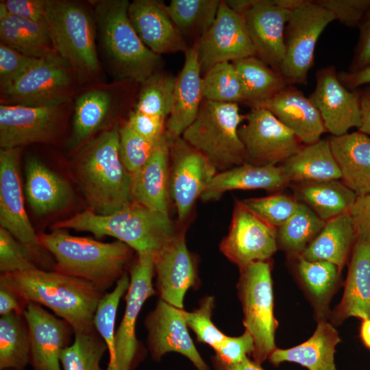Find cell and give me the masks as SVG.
Segmentation results:
<instances>
[{"instance_id": "8992f818", "label": "cell", "mask_w": 370, "mask_h": 370, "mask_svg": "<svg viewBox=\"0 0 370 370\" xmlns=\"http://www.w3.org/2000/svg\"><path fill=\"white\" fill-rule=\"evenodd\" d=\"M45 18L54 48L71 67L78 84L95 82L101 75L92 12L71 1L47 0Z\"/></svg>"}, {"instance_id": "cb8c5ba5", "label": "cell", "mask_w": 370, "mask_h": 370, "mask_svg": "<svg viewBox=\"0 0 370 370\" xmlns=\"http://www.w3.org/2000/svg\"><path fill=\"white\" fill-rule=\"evenodd\" d=\"M184 54V63L176 77L171 111L166 123L165 135L169 141L181 137L192 124L204 99L197 40Z\"/></svg>"}, {"instance_id": "11a10c76", "label": "cell", "mask_w": 370, "mask_h": 370, "mask_svg": "<svg viewBox=\"0 0 370 370\" xmlns=\"http://www.w3.org/2000/svg\"><path fill=\"white\" fill-rule=\"evenodd\" d=\"M8 12L14 16L45 24L47 0L2 1Z\"/></svg>"}, {"instance_id": "2e32d148", "label": "cell", "mask_w": 370, "mask_h": 370, "mask_svg": "<svg viewBox=\"0 0 370 370\" xmlns=\"http://www.w3.org/2000/svg\"><path fill=\"white\" fill-rule=\"evenodd\" d=\"M201 72L223 62L255 56L243 17L221 1L216 18L208 30L197 40Z\"/></svg>"}, {"instance_id": "e575fe53", "label": "cell", "mask_w": 370, "mask_h": 370, "mask_svg": "<svg viewBox=\"0 0 370 370\" xmlns=\"http://www.w3.org/2000/svg\"><path fill=\"white\" fill-rule=\"evenodd\" d=\"M290 182L303 183L341 180V175L332 155L329 138L304 145L280 164Z\"/></svg>"}, {"instance_id": "ac0fdd59", "label": "cell", "mask_w": 370, "mask_h": 370, "mask_svg": "<svg viewBox=\"0 0 370 370\" xmlns=\"http://www.w3.org/2000/svg\"><path fill=\"white\" fill-rule=\"evenodd\" d=\"M309 99L319 111L326 132L332 136H341L352 127H359L360 93L342 84L334 66L317 71L316 86Z\"/></svg>"}, {"instance_id": "4316f807", "label": "cell", "mask_w": 370, "mask_h": 370, "mask_svg": "<svg viewBox=\"0 0 370 370\" xmlns=\"http://www.w3.org/2000/svg\"><path fill=\"white\" fill-rule=\"evenodd\" d=\"M170 141L164 134L147 162L132 174V201L169 214Z\"/></svg>"}, {"instance_id": "7bdbcfd3", "label": "cell", "mask_w": 370, "mask_h": 370, "mask_svg": "<svg viewBox=\"0 0 370 370\" xmlns=\"http://www.w3.org/2000/svg\"><path fill=\"white\" fill-rule=\"evenodd\" d=\"M204 99L222 103L245 102L243 85L232 62L218 63L202 77Z\"/></svg>"}, {"instance_id": "bcb514c9", "label": "cell", "mask_w": 370, "mask_h": 370, "mask_svg": "<svg viewBox=\"0 0 370 370\" xmlns=\"http://www.w3.org/2000/svg\"><path fill=\"white\" fill-rule=\"evenodd\" d=\"M241 202L258 219L277 229L292 216L299 203L295 196L281 193L247 199Z\"/></svg>"}, {"instance_id": "d6a6232c", "label": "cell", "mask_w": 370, "mask_h": 370, "mask_svg": "<svg viewBox=\"0 0 370 370\" xmlns=\"http://www.w3.org/2000/svg\"><path fill=\"white\" fill-rule=\"evenodd\" d=\"M116 108L112 92L106 88H94L83 92L75 100L70 147H81L111 117Z\"/></svg>"}, {"instance_id": "f1b7e54d", "label": "cell", "mask_w": 370, "mask_h": 370, "mask_svg": "<svg viewBox=\"0 0 370 370\" xmlns=\"http://www.w3.org/2000/svg\"><path fill=\"white\" fill-rule=\"evenodd\" d=\"M343 183L357 196L370 192V136L360 131L329 138Z\"/></svg>"}, {"instance_id": "c3c4849f", "label": "cell", "mask_w": 370, "mask_h": 370, "mask_svg": "<svg viewBox=\"0 0 370 370\" xmlns=\"http://www.w3.org/2000/svg\"><path fill=\"white\" fill-rule=\"evenodd\" d=\"M214 306V297L208 295L201 300L197 308L191 312L183 310V314L188 328L196 334L197 341L210 345L215 351L227 336L213 323Z\"/></svg>"}, {"instance_id": "4fadbf2b", "label": "cell", "mask_w": 370, "mask_h": 370, "mask_svg": "<svg viewBox=\"0 0 370 370\" xmlns=\"http://www.w3.org/2000/svg\"><path fill=\"white\" fill-rule=\"evenodd\" d=\"M238 136L244 146L245 162L257 166L283 163L302 147L297 136L269 110L251 106L245 115Z\"/></svg>"}, {"instance_id": "b9f144b4", "label": "cell", "mask_w": 370, "mask_h": 370, "mask_svg": "<svg viewBox=\"0 0 370 370\" xmlns=\"http://www.w3.org/2000/svg\"><path fill=\"white\" fill-rule=\"evenodd\" d=\"M106 351L107 345L95 329L74 332V341L60 354L62 370H102L100 362Z\"/></svg>"}, {"instance_id": "6da1fadb", "label": "cell", "mask_w": 370, "mask_h": 370, "mask_svg": "<svg viewBox=\"0 0 370 370\" xmlns=\"http://www.w3.org/2000/svg\"><path fill=\"white\" fill-rule=\"evenodd\" d=\"M119 126L103 131L79 147L73 162L75 179L89 210L99 215L130 205L132 174L119 154Z\"/></svg>"}, {"instance_id": "7a4b0ae2", "label": "cell", "mask_w": 370, "mask_h": 370, "mask_svg": "<svg viewBox=\"0 0 370 370\" xmlns=\"http://www.w3.org/2000/svg\"><path fill=\"white\" fill-rule=\"evenodd\" d=\"M2 278L27 303L51 310L66 321L74 332L94 328L93 317L106 292L92 283L55 271L34 269L1 273Z\"/></svg>"}, {"instance_id": "03108f58", "label": "cell", "mask_w": 370, "mask_h": 370, "mask_svg": "<svg viewBox=\"0 0 370 370\" xmlns=\"http://www.w3.org/2000/svg\"><path fill=\"white\" fill-rule=\"evenodd\" d=\"M106 370H118L115 363L108 362Z\"/></svg>"}, {"instance_id": "f35d334b", "label": "cell", "mask_w": 370, "mask_h": 370, "mask_svg": "<svg viewBox=\"0 0 370 370\" xmlns=\"http://www.w3.org/2000/svg\"><path fill=\"white\" fill-rule=\"evenodd\" d=\"M325 224L311 208L299 202L292 216L277 229L278 247L295 259L301 256Z\"/></svg>"}, {"instance_id": "836d02e7", "label": "cell", "mask_w": 370, "mask_h": 370, "mask_svg": "<svg viewBox=\"0 0 370 370\" xmlns=\"http://www.w3.org/2000/svg\"><path fill=\"white\" fill-rule=\"evenodd\" d=\"M356 241L349 212L327 221L301 257L314 261L323 260L336 264L341 271L347 264Z\"/></svg>"}, {"instance_id": "ab89813d", "label": "cell", "mask_w": 370, "mask_h": 370, "mask_svg": "<svg viewBox=\"0 0 370 370\" xmlns=\"http://www.w3.org/2000/svg\"><path fill=\"white\" fill-rule=\"evenodd\" d=\"M30 360V338L23 314L0 318V370H25Z\"/></svg>"}, {"instance_id": "91938a15", "label": "cell", "mask_w": 370, "mask_h": 370, "mask_svg": "<svg viewBox=\"0 0 370 370\" xmlns=\"http://www.w3.org/2000/svg\"><path fill=\"white\" fill-rule=\"evenodd\" d=\"M339 80L347 88H356L361 85L370 84V66L357 72L338 73Z\"/></svg>"}, {"instance_id": "9c48e42d", "label": "cell", "mask_w": 370, "mask_h": 370, "mask_svg": "<svg viewBox=\"0 0 370 370\" xmlns=\"http://www.w3.org/2000/svg\"><path fill=\"white\" fill-rule=\"evenodd\" d=\"M20 154L21 148L0 151V225L24 247L38 269L52 271L54 261L39 243L25 208Z\"/></svg>"}, {"instance_id": "1f68e13d", "label": "cell", "mask_w": 370, "mask_h": 370, "mask_svg": "<svg viewBox=\"0 0 370 370\" xmlns=\"http://www.w3.org/2000/svg\"><path fill=\"white\" fill-rule=\"evenodd\" d=\"M1 42L27 56L42 58L58 55L47 25L10 14L0 2Z\"/></svg>"}, {"instance_id": "9a60e30c", "label": "cell", "mask_w": 370, "mask_h": 370, "mask_svg": "<svg viewBox=\"0 0 370 370\" xmlns=\"http://www.w3.org/2000/svg\"><path fill=\"white\" fill-rule=\"evenodd\" d=\"M219 248L239 269L253 262L270 260L278 249L277 228L258 219L241 201H236L229 232Z\"/></svg>"}, {"instance_id": "30bf717a", "label": "cell", "mask_w": 370, "mask_h": 370, "mask_svg": "<svg viewBox=\"0 0 370 370\" xmlns=\"http://www.w3.org/2000/svg\"><path fill=\"white\" fill-rule=\"evenodd\" d=\"M334 15L314 1L293 10L284 34L285 52L280 73L288 85H306L313 65L317 40Z\"/></svg>"}, {"instance_id": "5b68a950", "label": "cell", "mask_w": 370, "mask_h": 370, "mask_svg": "<svg viewBox=\"0 0 370 370\" xmlns=\"http://www.w3.org/2000/svg\"><path fill=\"white\" fill-rule=\"evenodd\" d=\"M93 14L99 42L114 73L121 79L144 82L162 64L161 56L141 41L127 14V0L95 1Z\"/></svg>"}, {"instance_id": "4dcf8cb0", "label": "cell", "mask_w": 370, "mask_h": 370, "mask_svg": "<svg viewBox=\"0 0 370 370\" xmlns=\"http://www.w3.org/2000/svg\"><path fill=\"white\" fill-rule=\"evenodd\" d=\"M341 341L338 332L327 319L317 321L312 335L304 343L287 349L276 348L269 356L278 366L289 362L308 370H337L334 361L336 347Z\"/></svg>"}, {"instance_id": "277c9868", "label": "cell", "mask_w": 370, "mask_h": 370, "mask_svg": "<svg viewBox=\"0 0 370 370\" xmlns=\"http://www.w3.org/2000/svg\"><path fill=\"white\" fill-rule=\"evenodd\" d=\"M51 227L88 232L97 238L112 236L137 254L153 255L176 233L169 214L153 210L134 201L108 215L86 210L55 223Z\"/></svg>"}, {"instance_id": "d590c367", "label": "cell", "mask_w": 370, "mask_h": 370, "mask_svg": "<svg viewBox=\"0 0 370 370\" xmlns=\"http://www.w3.org/2000/svg\"><path fill=\"white\" fill-rule=\"evenodd\" d=\"M297 275L314 308L317 321L328 319L331 299L340 284L341 271L334 264L323 260L295 258Z\"/></svg>"}, {"instance_id": "681fc988", "label": "cell", "mask_w": 370, "mask_h": 370, "mask_svg": "<svg viewBox=\"0 0 370 370\" xmlns=\"http://www.w3.org/2000/svg\"><path fill=\"white\" fill-rule=\"evenodd\" d=\"M38 268L24 247L5 229L0 227V271L13 273Z\"/></svg>"}, {"instance_id": "5bb4252c", "label": "cell", "mask_w": 370, "mask_h": 370, "mask_svg": "<svg viewBox=\"0 0 370 370\" xmlns=\"http://www.w3.org/2000/svg\"><path fill=\"white\" fill-rule=\"evenodd\" d=\"M169 192L184 221L217 173V169L182 136L170 141Z\"/></svg>"}, {"instance_id": "44dd1931", "label": "cell", "mask_w": 370, "mask_h": 370, "mask_svg": "<svg viewBox=\"0 0 370 370\" xmlns=\"http://www.w3.org/2000/svg\"><path fill=\"white\" fill-rule=\"evenodd\" d=\"M23 316L29 329L33 370H62L60 354L70 345L73 328L33 302L28 303Z\"/></svg>"}, {"instance_id": "6f0895ef", "label": "cell", "mask_w": 370, "mask_h": 370, "mask_svg": "<svg viewBox=\"0 0 370 370\" xmlns=\"http://www.w3.org/2000/svg\"><path fill=\"white\" fill-rule=\"evenodd\" d=\"M360 36L349 72L354 73L370 66V10L359 25Z\"/></svg>"}, {"instance_id": "60d3db41", "label": "cell", "mask_w": 370, "mask_h": 370, "mask_svg": "<svg viewBox=\"0 0 370 370\" xmlns=\"http://www.w3.org/2000/svg\"><path fill=\"white\" fill-rule=\"evenodd\" d=\"M219 0H171L166 9L174 25L184 36L198 40L212 25Z\"/></svg>"}, {"instance_id": "603a6c76", "label": "cell", "mask_w": 370, "mask_h": 370, "mask_svg": "<svg viewBox=\"0 0 370 370\" xmlns=\"http://www.w3.org/2000/svg\"><path fill=\"white\" fill-rule=\"evenodd\" d=\"M127 14L141 41L155 53L161 56L188 49L162 1L134 0L130 3Z\"/></svg>"}, {"instance_id": "f5cc1de1", "label": "cell", "mask_w": 370, "mask_h": 370, "mask_svg": "<svg viewBox=\"0 0 370 370\" xmlns=\"http://www.w3.org/2000/svg\"><path fill=\"white\" fill-rule=\"evenodd\" d=\"M254 349V341L251 335L246 330L239 336H227L219 347L214 351L221 360L227 364L238 363Z\"/></svg>"}, {"instance_id": "9f6ffc18", "label": "cell", "mask_w": 370, "mask_h": 370, "mask_svg": "<svg viewBox=\"0 0 370 370\" xmlns=\"http://www.w3.org/2000/svg\"><path fill=\"white\" fill-rule=\"evenodd\" d=\"M349 214L356 238L370 241V192L357 196Z\"/></svg>"}, {"instance_id": "7402d4cb", "label": "cell", "mask_w": 370, "mask_h": 370, "mask_svg": "<svg viewBox=\"0 0 370 370\" xmlns=\"http://www.w3.org/2000/svg\"><path fill=\"white\" fill-rule=\"evenodd\" d=\"M291 13L275 5L274 0H255L241 15L255 56L280 73L285 52V29Z\"/></svg>"}, {"instance_id": "680465c9", "label": "cell", "mask_w": 370, "mask_h": 370, "mask_svg": "<svg viewBox=\"0 0 370 370\" xmlns=\"http://www.w3.org/2000/svg\"><path fill=\"white\" fill-rule=\"evenodd\" d=\"M28 303L2 278H0V314H23Z\"/></svg>"}, {"instance_id": "3957f363", "label": "cell", "mask_w": 370, "mask_h": 370, "mask_svg": "<svg viewBox=\"0 0 370 370\" xmlns=\"http://www.w3.org/2000/svg\"><path fill=\"white\" fill-rule=\"evenodd\" d=\"M37 236L40 245L53 256L52 271L85 280L103 292L126 272L134 251L117 240L103 243L62 229Z\"/></svg>"}, {"instance_id": "8d00e7d4", "label": "cell", "mask_w": 370, "mask_h": 370, "mask_svg": "<svg viewBox=\"0 0 370 370\" xmlns=\"http://www.w3.org/2000/svg\"><path fill=\"white\" fill-rule=\"evenodd\" d=\"M294 191L299 202L325 221L349 212L357 197L340 180L297 183Z\"/></svg>"}, {"instance_id": "db71d44e", "label": "cell", "mask_w": 370, "mask_h": 370, "mask_svg": "<svg viewBox=\"0 0 370 370\" xmlns=\"http://www.w3.org/2000/svg\"><path fill=\"white\" fill-rule=\"evenodd\" d=\"M165 119L133 110L126 123L139 136L151 140H159L165 134Z\"/></svg>"}, {"instance_id": "ee69618b", "label": "cell", "mask_w": 370, "mask_h": 370, "mask_svg": "<svg viewBox=\"0 0 370 370\" xmlns=\"http://www.w3.org/2000/svg\"><path fill=\"white\" fill-rule=\"evenodd\" d=\"M176 77L158 71L140 84L134 110L166 119L172 108Z\"/></svg>"}, {"instance_id": "74e56055", "label": "cell", "mask_w": 370, "mask_h": 370, "mask_svg": "<svg viewBox=\"0 0 370 370\" xmlns=\"http://www.w3.org/2000/svg\"><path fill=\"white\" fill-rule=\"evenodd\" d=\"M232 63L243 85L244 103L250 107L272 97L288 85L280 73L256 56Z\"/></svg>"}, {"instance_id": "d4e9b609", "label": "cell", "mask_w": 370, "mask_h": 370, "mask_svg": "<svg viewBox=\"0 0 370 370\" xmlns=\"http://www.w3.org/2000/svg\"><path fill=\"white\" fill-rule=\"evenodd\" d=\"M350 317L370 319V241L356 238L339 304L328 315L338 325Z\"/></svg>"}, {"instance_id": "e0dca14e", "label": "cell", "mask_w": 370, "mask_h": 370, "mask_svg": "<svg viewBox=\"0 0 370 370\" xmlns=\"http://www.w3.org/2000/svg\"><path fill=\"white\" fill-rule=\"evenodd\" d=\"M65 104L41 107L1 104V149L53 140L63 122Z\"/></svg>"}, {"instance_id": "94428289", "label": "cell", "mask_w": 370, "mask_h": 370, "mask_svg": "<svg viewBox=\"0 0 370 370\" xmlns=\"http://www.w3.org/2000/svg\"><path fill=\"white\" fill-rule=\"evenodd\" d=\"M360 93V124L358 130L370 136V84Z\"/></svg>"}, {"instance_id": "f546056e", "label": "cell", "mask_w": 370, "mask_h": 370, "mask_svg": "<svg viewBox=\"0 0 370 370\" xmlns=\"http://www.w3.org/2000/svg\"><path fill=\"white\" fill-rule=\"evenodd\" d=\"M290 183L282 166L243 163L217 173L201 194L204 201L219 199L227 191L262 189L278 192Z\"/></svg>"}, {"instance_id": "52a82bcc", "label": "cell", "mask_w": 370, "mask_h": 370, "mask_svg": "<svg viewBox=\"0 0 370 370\" xmlns=\"http://www.w3.org/2000/svg\"><path fill=\"white\" fill-rule=\"evenodd\" d=\"M244 121L238 103L204 99L197 117L182 138L217 171H223L245 162L244 146L238 136Z\"/></svg>"}, {"instance_id": "7dc6e473", "label": "cell", "mask_w": 370, "mask_h": 370, "mask_svg": "<svg viewBox=\"0 0 370 370\" xmlns=\"http://www.w3.org/2000/svg\"><path fill=\"white\" fill-rule=\"evenodd\" d=\"M119 154L127 171L133 174L149 159L159 140L146 139L134 132L126 121L119 128Z\"/></svg>"}, {"instance_id": "f907efd6", "label": "cell", "mask_w": 370, "mask_h": 370, "mask_svg": "<svg viewBox=\"0 0 370 370\" xmlns=\"http://www.w3.org/2000/svg\"><path fill=\"white\" fill-rule=\"evenodd\" d=\"M40 58L27 56L0 42V89L11 86Z\"/></svg>"}, {"instance_id": "e7e4bbea", "label": "cell", "mask_w": 370, "mask_h": 370, "mask_svg": "<svg viewBox=\"0 0 370 370\" xmlns=\"http://www.w3.org/2000/svg\"><path fill=\"white\" fill-rule=\"evenodd\" d=\"M305 0H274L275 5L290 11L299 6Z\"/></svg>"}, {"instance_id": "8fae6325", "label": "cell", "mask_w": 370, "mask_h": 370, "mask_svg": "<svg viewBox=\"0 0 370 370\" xmlns=\"http://www.w3.org/2000/svg\"><path fill=\"white\" fill-rule=\"evenodd\" d=\"M78 83L58 55L40 58L11 86L1 91V104L41 107L67 103Z\"/></svg>"}, {"instance_id": "484cf974", "label": "cell", "mask_w": 370, "mask_h": 370, "mask_svg": "<svg viewBox=\"0 0 370 370\" xmlns=\"http://www.w3.org/2000/svg\"><path fill=\"white\" fill-rule=\"evenodd\" d=\"M256 106L269 110L304 145L319 140L326 132L317 109L309 97L293 85L286 86L272 97Z\"/></svg>"}, {"instance_id": "ba28073f", "label": "cell", "mask_w": 370, "mask_h": 370, "mask_svg": "<svg viewBox=\"0 0 370 370\" xmlns=\"http://www.w3.org/2000/svg\"><path fill=\"white\" fill-rule=\"evenodd\" d=\"M239 270L237 288L243 325L254 338V360L261 365L277 348L275 334L278 323L274 315L271 264L270 260L256 262Z\"/></svg>"}, {"instance_id": "be15d7a7", "label": "cell", "mask_w": 370, "mask_h": 370, "mask_svg": "<svg viewBox=\"0 0 370 370\" xmlns=\"http://www.w3.org/2000/svg\"><path fill=\"white\" fill-rule=\"evenodd\" d=\"M359 336L363 345L370 350V319L360 321Z\"/></svg>"}, {"instance_id": "ffe728a7", "label": "cell", "mask_w": 370, "mask_h": 370, "mask_svg": "<svg viewBox=\"0 0 370 370\" xmlns=\"http://www.w3.org/2000/svg\"><path fill=\"white\" fill-rule=\"evenodd\" d=\"M183 310L160 299L147 316L145 324L152 358L158 361L169 352L188 358L198 370H209L190 336Z\"/></svg>"}, {"instance_id": "f6af8a7d", "label": "cell", "mask_w": 370, "mask_h": 370, "mask_svg": "<svg viewBox=\"0 0 370 370\" xmlns=\"http://www.w3.org/2000/svg\"><path fill=\"white\" fill-rule=\"evenodd\" d=\"M130 275L125 272L110 293H106L98 302L94 317L95 330L105 341L109 354V362L115 363V321L121 299L130 286Z\"/></svg>"}, {"instance_id": "816d5d0a", "label": "cell", "mask_w": 370, "mask_h": 370, "mask_svg": "<svg viewBox=\"0 0 370 370\" xmlns=\"http://www.w3.org/2000/svg\"><path fill=\"white\" fill-rule=\"evenodd\" d=\"M347 27L359 26L370 10V0H315Z\"/></svg>"}, {"instance_id": "6125c7cd", "label": "cell", "mask_w": 370, "mask_h": 370, "mask_svg": "<svg viewBox=\"0 0 370 370\" xmlns=\"http://www.w3.org/2000/svg\"><path fill=\"white\" fill-rule=\"evenodd\" d=\"M212 365L216 370H264L261 365L248 357L236 364H227L217 356L212 357Z\"/></svg>"}, {"instance_id": "83f0119b", "label": "cell", "mask_w": 370, "mask_h": 370, "mask_svg": "<svg viewBox=\"0 0 370 370\" xmlns=\"http://www.w3.org/2000/svg\"><path fill=\"white\" fill-rule=\"evenodd\" d=\"M25 196L33 213L45 216L67 207L73 198L69 184L35 157L25 164Z\"/></svg>"}, {"instance_id": "d6986e66", "label": "cell", "mask_w": 370, "mask_h": 370, "mask_svg": "<svg viewBox=\"0 0 370 370\" xmlns=\"http://www.w3.org/2000/svg\"><path fill=\"white\" fill-rule=\"evenodd\" d=\"M153 258L160 299L183 309L186 292L199 284L195 260L187 248L184 232H176Z\"/></svg>"}, {"instance_id": "7c38bea8", "label": "cell", "mask_w": 370, "mask_h": 370, "mask_svg": "<svg viewBox=\"0 0 370 370\" xmlns=\"http://www.w3.org/2000/svg\"><path fill=\"white\" fill-rule=\"evenodd\" d=\"M153 257L150 253L137 254L130 269L126 306L115 334V364L118 370H134L145 357V351L136 338V324L143 304L156 293L152 282Z\"/></svg>"}]
</instances>
